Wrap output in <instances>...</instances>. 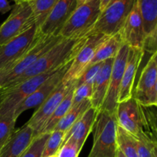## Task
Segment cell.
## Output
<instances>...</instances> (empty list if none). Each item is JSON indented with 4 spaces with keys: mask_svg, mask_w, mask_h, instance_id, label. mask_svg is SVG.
<instances>
[{
    "mask_svg": "<svg viewBox=\"0 0 157 157\" xmlns=\"http://www.w3.org/2000/svg\"><path fill=\"white\" fill-rule=\"evenodd\" d=\"M157 52L151 54L133 91V98L144 107L157 105Z\"/></svg>",
    "mask_w": 157,
    "mask_h": 157,
    "instance_id": "obj_7",
    "label": "cell"
},
{
    "mask_svg": "<svg viewBox=\"0 0 157 157\" xmlns=\"http://www.w3.org/2000/svg\"><path fill=\"white\" fill-rule=\"evenodd\" d=\"M134 2L135 0H113L101 12L89 34L100 33L107 36L117 34L124 25Z\"/></svg>",
    "mask_w": 157,
    "mask_h": 157,
    "instance_id": "obj_5",
    "label": "cell"
},
{
    "mask_svg": "<svg viewBox=\"0 0 157 157\" xmlns=\"http://www.w3.org/2000/svg\"><path fill=\"white\" fill-rule=\"evenodd\" d=\"M113 59L114 58H110L103 62L99 71L94 80L93 94L90 99V104L91 107L98 112L101 110L108 90Z\"/></svg>",
    "mask_w": 157,
    "mask_h": 157,
    "instance_id": "obj_20",
    "label": "cell"
},
{
    "mask_svg": "<svg viewBox=\"0 0 157 157\" xmlns=\"http://www.w3.org/2000/svg\"><path fill=\"white\" fill-rule=\"evenodd\" d=\"M140 12L146 35L144 51L156 52L157 0H136Z\"/></svg>",
    "mask_w": 157,
    "mask_h": 157,
    "instance_id": "obj_16",
    "label": "cell"
},
{
    "mask_svg": "<svg viewBox=\"0 0 157 157\" xmlns=\"http://www.w3.org/2000/svg\"><path fill=\"white\" fill-rule=\"evenodd\" d=\"M116 157H125L123 155V153H121V150H119V149H117V153H116Z\"/></svg>",
    "mask_w": 157,
    "mask_h": 157,
    "instance_id": "obj_37",
    "label": "cell"
},
{
    "mask_svg": "<svg viewBox=\"0 0 157 157\" xmlns=\"http://www.w3.org/2000/svg\"><path fill=\"white\" fill-rule=\"evenodd\" d=\"M12 1L15 2V3H17V2H28L29 0H12Z\"/></svg>",
    "mask_w": 157,
    "mask_h": 157,
    "instance_id": "obj_38",
    "label": "cell"
},
{
    "mask_svg": "<svg viewBox=\"0 0 157 157\" xmlns=\"http://www.w3.org/2000/svg\"><path fill=\"white\" fill-rule=\"evenodd\" d=\"M98 113V111L90 107L66 132L63 144L71 140L78 146L80 150H82L89 134L93 130Z\"/></svg>",
    "mask_w": 157,
    "mask_h": 157,
    "instance_id": "obj_18",
    "label": "cell"
},
{
    "mask_svg": "<svg viewBox=\"0 0 157 157\" xmlns=\"http://www.w3.org/2000/svg\"><path fill=\"white\" fill-rule=\"evenodd\" d=\"M16 121L17 118L14 115V111L6 114H0V149L15 132Z\"/></svg>",
    "mask_w": 157,
    "mask_h": 157,
    "instance_id": "obj_26",
    "label": "cell"
},
{
    "mask_svg": "<svg viewBox=\"0 0 157 157\" xmlns=\"http://www.w3.org/2000/svg\"><path fill=\"white\" fill-rule=\"evenodd\" d=\"M38 34L34 23L23 33L0 45V71L15 64L21 55L32 45Z\"/></svg>",
    "mask_w": 157,
    "mask_h": 157,
    "instance_id": "obj_11",
    "label": "cell"
},
{
    "mask_svg": "<svg viewBox=\"0 0 157 157\" xmlns=\"http://www.w3.org/2000/svg\"><path fill=\"white\" fill-rule=\"evenodd\" d=\"M61 38H62L60 36H48L38 33L32 45L21 55V58L18 60L16 64L7 75L6 82L2 87L24 73Z\"/></svg>",
    "mask_w": 157,
    "mask_h": 157,
    "instance_id": "obj_8",
    "label": "cell"
},
{
    "mask_svg": "<svg viewBox=\"0 0 157 157\" xmlns=\"http://www.w3.org/2000/svg\"><path fill=\"white\" fill-rule=\"evenodd\" d=\"M117 148L125 157H139L136 150V140L118 127L117 131Z\"/></svg>",
    "mask_w": 157,
    "mask_h": 157,
    "instance_id": "obj_25",
    "label": "cell"
},
{
    "mask_svg": "<svg viewBox=\"0 0 157 157\" xmlns=\"http://www.w3.org/2000/svg\"><path fill=\"white\" fill-rule=\"evenodd\" d=\"M123 44L119 33L107 37L96 49L88 67L107 59L114 58Z\"/></svg>",
    "mask_w": 157,
    "mask_h": 157,
    "instance_id": "obj_21",
    "label": "cell"
},
{
    "mask_svg": "<svg viewBox=\"0 0 157 157\" xmlns=\"http://www.w3.org/2000/svg\"><path fill=\"white\" fill-rule=\"evenodd\" d=\"M112 1L113 0H100V9H101V12H102Z\"/></svg>",
    "mask_w": 157,
    "mask_h": 157,
    "instance_id": "obj_35",
    "label": "cell"
},
{
    "mask_svg": "<svg viewBox=\"0 0 157 157\" xmlns=\"http://www.w3.org/2000/svg\"><path fill=\"white\" fill-rule=\"evenodd\" d=\"M75 84V81L70 84H64L61 82L48 98L38 107L36 111L33 113L32 117L26 123L35 133V136L38 135L41 128L44 125L48 118L52 116L53 112L57 108L63 98L68 93L69 90Z\"/></svg>",
    "mask_w": 157,
    "mask_h": 157,
    "instance_id": "obj_12",
    "label": "cell"
},
{
    "mask_svg": "<svg viewBox=\"0 0 157 157\" xmlns=\"http://www.w3.org/2000/svg\"><path fill=\"white\" fill-rule=\"evenodd\" d=\"M101 13L100 0H90L78 6L59 32L66 39H79L87 36Z\"/></svg>",
    "mask_w": 157,
    "mask_h": 157,
    "instance_id": "obj_4",
    "label": "cell"
},
{
    "mask_svg": "<svg viewBox=\"0 0 157 157\" xmlns=\"http://www.w3.org/2000/svg\"><path fill=\"white\" fill-rule=\"evenodd\" d=\"M49 133L35 136L20 157H41Z\"/></svg>",
    "mask_w": 157,
    "mask_h": 157,
    "instance_id": "obj_29",
    "label": "cell"
},
{
    "mask_svg": "<svg viewBox=\"0 0 157 157\" xmlns=\"http://www.w3.org/2000/svg\"><path fill=\"white\" fill-rule=\"evenodd\" d=\"M75 88V84L72 87V88L69 90L68 93L65 95V97L63 98V100L61 101L59 105L57 107V108L55 109V111L53 112L52 116L48 118L47 122H46L45 124H44V125L43 126V127L41 128V131L39 132L38 135L50 133L53 131L57 124H58V122L62 119L63 117L66 114V113L68 111L69 109L71 107L72 99H73V94ZM37 136H38V135H37Z\"/></svg>",
    "mask_w": 157,
    "mask_h": 157,
    "instance_id": "obj_22",
    "label": "cell"
},
{
    "mask_svg": "<svg viewBox=\"0 0 157 157\" xmlns=\"http://www.w3.org/2000/svg\"><path fill=\"white\" fill-rule=\"evenodd\" d=\"M149 109L139 104L133 97L119 103L116 110L118 127L134 139L147 136L156 140V117Z\"/></svg>",
    "mask_w": 157,
    "mask_h": 157,
    "instance_id": "obj_1",
    "label": "cell"
},
{
    "mask_svg": "<svg viewBox=\"0 0 157 157\" xmlns=\"http://www.w3.org/2000/svg\"><path fill=\"white\" fill-rule=\"evenodd\" d=\"M144 53V50L131 48H129L128 58L121 81L117 104L127 101L133 97L135 78Z\"/></svg>",
    "mask_w": 157,
    "mask_h": 157,
    "instance_id": "obj_17",
    "label": "cell"
},
{
    "mask_svg": "<svg viewBox=\"0 0 157 157\" xmlns=\"http://www.w3.org/2000/svg\"><path fill=\"white\" fill-rule=\"evenodd\" d=\"M103 62H104V61H103ZM103 62L97 63V64H93V65L87 67V68L83 72L82 75H81V76L77 79V81H75V87H78V86L81 85V84H86V83H93L94 80L97 74L99 71Z\"/></svg>",
    "mask_w": 157,
    "mask_h": 157,
    "instance_id": "obj_31",
    "label": "cell"
},
{
    "mask_svg": "<svg viewBox=\"0 0 157 157\" xmlns=\"http://www.w3.org/2000/svg\"><path fill=\"white\" fill-rule=\"evenodd\" d=\"M15 64H16V63H15ZM15 64L10 65L9 67H6V68H5L4 70H2V71H0V90H2V88L5 82H6V76H7V75L9 73V71H11V69L14 67V65H15Z\"/></svg>",
    "mask_w": 157,
    "mask_h": 157,
    "instance_id": "obj_33",
    "label": "cell"
},
{
    "mask_svg": "<svg viewBox=\"0 0 157 157\" xmlns=\"http://www.w3.org/2000/svg\"><path fill=\"white\" fill-rule=\"evenodd\" d=\"M34 23L29 3L27 2L15 3L10 15L0 25V45L16 38Z\"/></svg>",
    "mask_w": 157,
    "mask_h": 157,
    "instance_id": "obj_9",
    "label": "cell"
},
{
    "mask_svg": "<svg viewBox=\"0 0 157 157\" xmlns=\"http://www.w3.org/2000/svg\"><path fill=\"white\" fill-rule=\"evenodd\" d=\"M136 140V150L139 157H157V142L147 136H140Z\"/></svg>",
    "mask_w": 157,
    "mask_h": 157,
    "instance_id": "obj_27",
    "label": "cell"
},
{
    "mask_svg": "<svg viewBox=\"0 0 157 157\" xmlns=\"http://www.w3.org/2000/svg\"><path fill=\"white\" fill-rule=\"evenodd\" d=\"M90 1V0H76V2H77V6H80V5H82L84 3Z\"/></svg>",
    "mask_w": 157,
    "mask_h": 157,
    "instance_id": "obj_36",
    "label": "cell"
},
{
    "mask_svg": "<svg viewBox=\"0 0 157 157\" xmlns=\"http://www.w3.org/2000/svg\"><path fill=\"white\" fill-rule=\"evenodd\" d=\"M12 6L9 4L8 0H0V14L7 13L9 11L12 10Z\"/></svg>",
    "mask_w": 157,
    "mask_h": 157,
    "instance_id": "obj_34",
    "label": "cell"
},
{
    "mask_svg": "<svg viewBox=\"0 0 157 157\" xmlns=\"http://www.w3.org/2000/svg\"><path fill=\"white\" fill-rule=\"evenodd\" d=\"M76 7V0H58L38 29V33L48 36H59L61 28Z\"/></svg>",
    "mask_w": 157,
    "mask_h": 157,
    "instance_id": "obj_15",
    "label": "cell"
},
{
    "mask_svg": "<svg viewBox=\"0 0 157 157\" xmlns=\"http://www.w3.org/2000/svg\"><path fill=\"white\" fill-rule=\"evenodd\" d=\"M64 135L65 133L60 130H53L52 133H49L41 157H47L56 154L60 147L62 146Z\"/></svg>",
    "mask_w": 157,
    "mask_h": 157,
    "instance_id": "obj_28",
    "label": "cell"
},
{
    "mask_svg": "<svg viewBox=\"0 0 157 157\" xmlns=\"http://www.w3.org/2000/svg\"><path fill=\"white\" fill-rule=\"evenodd\" d=\"M35 137L34 130L27 124L15 130L0 149V157H20Z\"/></svg>",
    "mask_w": 157,
    "mask_h": 157,
    "instance_id": "obj_19",
    "label": "cell"
},
{
    "mask_svg": "<svg viewBox=\"0 0 157 157\" xmlns=\"http://www.w3.org/2000/svg\"><path fill=\"white\" fill-rule=\"evenodd\" d=\"M107 35L100 33L89 34L84 38L81 46L71 62L68 69L64 74L61 82L70 84L82 75L88 67L94 52L98 46L107 38Z\"/></svg>",
    "mask_w": 157,
    "mask_h": 157,
    "instance_id": "obj_6",
    "label": "cell"
},
{
    "mask_svg": "<svg viewBox=\"0 0 157 157\" xmlns=\"http://www.w3.org/2000/svg\"><path fill=\"white\" fill-rule=\"evenodd\" d=\"M81 151L75 142L67 140L62 144L55 155L57 157H78Z\"/></svg>",
    "mask_w": 157,
    "mask_h": 157,
    "instance_id": "obj_32",
    "label": "cell"
},
{
    "mask_svg": "<svg viewBox=\"0 0 157 157\" xmlns=\"http://www.w3.org/2000/svg\"><path fill=\"white\" fill-rule=\"evenodd\" d=\"M129 48H130L127 44H123L113 59L108 90L101 110H104L110 113H116L117 107L118 104V95L121 88L123 75L128 58Z\"/></svg>",
    "mask_w": 157,
    "mask_h": 157,
    "instance_id": "obj_10",
    "label": "cell"
},
{
    "mask_svg": "<svg viewBox=\"0 0 157 157\" xmlns=\"http://www.w3.org/2000/svg\"><path fill=\"white\" fill-rule=\"evenodd\" d=\"M92 94H93V83H86L75 87L74 90L72 106L77 105L84 100H90Z\"/></svg>",
    "mask_w": 157,
    "mask_h": 157,
    "instance_id": "obj_30",
    "label": "cell"
},
{
    "mask_svg": "<svg viewBox=\"0 0 157 157\" xmlns=\"http://www.w3.org/2000/svg\"><path fill=\"white\" fill-rule=\"evenodd\" d=\"M84 38L79 39L61 38L56 44L45 52L24 73L2 87V90L14 87L25 80L32 77L56 70L69 61H72L81 46Z\"/></svg>",
    "mask_w": 157,
    "mask_h": 157,
    "instance_id": "obj_2",
    "label": "cell"
},
{
    "mask_svg": "<svg viewBox=\"0 0 157 157\" xmlns=\"http://www.w3.org/2000/svg\"><path fill=\"white\" fill-rule=\"evenodd\" d=\"M91 107L90 99H86L75 106H72L68 111L58 122L54 130H60L66 133L72 125Z\"/></svg>",
    "mask_w": 157,
    "mask_h": 157,
    "instance_id": "obj_23",
    "label": "cell"
},
{
    "mask_svg": "<svg viewBox=\"0 0 157 157\" xmlns=\"http://www.w3.org/2000/svg\"><path fill=\"white\" fill-rule=\"evenodd\" d=\"M71 62V61L61 66L52 76H51L47 81H44L35 92H33L30 96L28 97L26 99H25L21 104H18L14 109V115L17 119L25 110L34 108V107H39L48 98L49 95L55 90L58 84L61 82L64 74L66 73L70 66Z\"/></svg>",
    "mask_w": 157,
    "mask_h": 157,
    "instance_id": "obj_13",
    "label": "cell"
},
{
    "mask_svg": "<svg viewBox=\"0 0 157 157\" xmlns=\"http://www.w3.org/2000/svg\"><path fill=\"white\" fill-rule=\"evenodd\" d=\"M122 42L131 48L144 50L146 35L142 16L136 1L119 32Z\"/></svg>",
    "mask_w": 157,
    "mask_h": 157,
    "instance_id": "obj_14",
    "label": "cell"
},
{
    "mask_svg": "<svg viewBox=\"0 0 157 157\" xmlns=\"http://www.w3.org/2000/svg\"><path fill=\"white\" fill-rule=\"evenodd\" d=\"M58 0H29L35 25L40 29Z\"/></svg>",
    "mask_w": 157,
    "mask_h": 157,
    "instance_id": "obj_24",
    "label": "cell"
},
{
    "mask_svg": "<svg viewBox=\"0 0 157 157\" xmlns=\"http://www.w3.org/2000/svg\"><path fill=\"white\" fill-rule=\"evenodd\" d=\"M47 157H57L56 155H52V156H47Z\"/></svg>",
    "mask_w": 157,
    "mask_h": 157,
    "instance_id": "obj_39",
    "label": "cell"
},
{
    "mask_svg": "<svg viewBox=\"0 0 157 157\" xmlns=\"http://www.w3.org/2000/svg\"><path fill=\"white\" fill-rule=\"evenodd\" d=\"M93 146L87 157H116L117 151L116 113L98 112L93 127Z\"/></svg>",
    "mask_w": 157,
    "mask_h": 157,
    "instance_id": "obj_3",
    "label": "cell"
}]
</instances>
